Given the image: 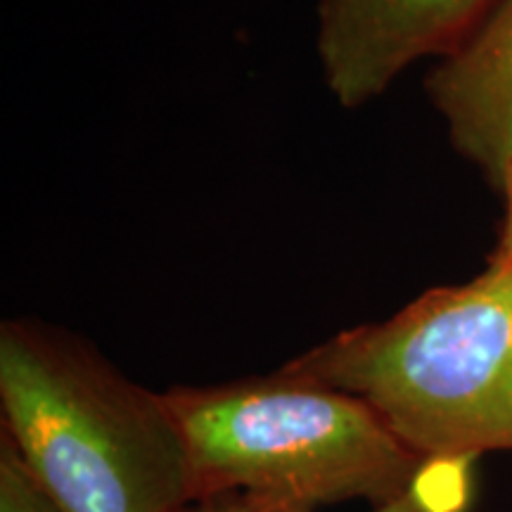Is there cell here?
Returning a JSON list of instances; mask_svg holds the SVG:
<instances>
[{
	"instance_id": "1",
	"label": "cell",
	"mask_w": 512,
	"mask_h": 512,
	"mask_svg": "<svg viewBox=\"0 0 512 512\" xmlns=\"http://www.w3.org/2000/svg\"><path fill=\"white\" fill-rule=\"evenodd\" d=\"M3 430L62 512H181L188 451L164 392L88 339L31 318L0 325Z\"/></svg>"
},
{
	"instance_id": "2",
	"label": "cell",
	"mask_w": 512,
	"mask_h": 512,
	"mask_svg": "<svg viewBox=\"0 0 512 512\" xmlns=\"http://www.w3.org/2000/svg\"><path fill=\"white\" fill-rule=\"evenodd\" d=\"M188 451L190 498L240 496L275 512L411 496L427 460L370 403L280 368L164 392Z\"/></svg>"
},
{
	"instance_id": "3",
	"label": "cell",
	"mask_w": 512,
	"mask_h": 512,
	"mask_svg": "<svg viewBox=\"0 0 512 512\" xmlns=\"http://www.w3.org/2000/svg\"><path fill=\"white\" fill-rule=\"evenodd\" d=\"M283 368L370 403L425 460L512 451V273L491 264Z\"/></svg>"
},
{
	"instance_id": "4",
	"label": "cell",
	"mask_w": 512,
	"mask_h": 512,
	"mask_svg": "<svg viewBox=\"0 0 512 512\" xmlns=\"http://www.w3.org/2000/svg\"><path fill=\"white\" fill-rule=\"evenodd\" d=\"M501 0H318V57L347 110L382 95L422 57L470 38Z\"/></svg>"
},
{
	"instance_id": "5",
	"label": "cell",
	"mask_w": 512,
	"mask_h": 512,
	"mask_svg": "<svg viewBox=\"0 0 512 512\" xmlns=\"http://www.w3.org/2000/svg\"><path fill=\"white\" fill-rule=\"evenodd\" d=\"M427 91L458 150L498 181L512 164V0L434 69Z\"/></svg>"
},
{
	"instance_id": "6",
	"label": "cell",
	"mask_w": 512,
	"mask_h": 512,
	"mask_svg": "<svg viewBox=\"0 0 512 512\" xmlns=\"http://www.w3.org/2000/svg\"><path fill=\"white\" fill-rule=\"evenodd\" d=\"M0 512H62L31 477L5 432H0Z\"/></svg>"
},
{
	"instance_id": "7",
	"label": "cell",
	"mask_w": 512,
	"mask_h": 512,
	"mask_svg": "<svg viewBox=\"0 0 512 512\" xmlns=\"http://www.w3.org/2000/svg\"><path fill=\"white\" fill-rule=\"evenodd\" d=\"M181 512H275V510H266L259 508V505H252L247 501H242L240 496H219V498H209V501H195L190 505H185ZM373 512H432L425 503L420 501V496L413 494L401 498L387 508H377Z\"/></svg>"
},
{
	"instance_id": "8",
	"label": "cell",
	"mask_w": 512,
	"mask_h": 512,
	"mask_svg": "<svg viewBox=\"0 0 512 512\" xmlns=\"http://www.w3.org/2000/svg\"><path fill=\"white\" fill-rule=\"evenodd\" d=\"M503 195H505V221H503V235H501V247L494 256L491 264H501L512 268V164L505 166V171L498 176Z\"/></svg>"
},
{
	"instance_id": "9",
	"label": "cell",
	"mask_w": 512,
	"mask_h": 512,
	"mask_svg": "<svg viewBox=\"0 0 512 512\" xmlns=\"http://www.w3.org/2000/svg\"><path fill=\"white\" fill-rule=\"evenodd\" d=\"M498 266H501V264H498ZM503 268H508V271H510V273H512V268H510V266H503Z\"/></svg>"
}]
</instances>
